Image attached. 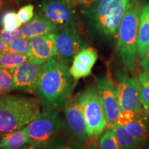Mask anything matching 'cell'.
I'll list each match as a JSON object with an SVG mask.
<instances>
[{
	"label": "cell",
	"instance_id": "obj_1",
	"mask_svg": "<svg viewBox=\"0 0 149 149\" xmlns=\"http://www.w3.org/2000/svg\"><path fill=\"white\" fill-rule=\"evenodd\" d=\"M74 82L68 65L58 56L42 64L35 95L40 101L43 111L64 109L72 98Z\"/></svg>",
	"mask_w": 149,
	"mask_h": 149
},
{
	"label": "cell",
	"instance_id": "obj_2",
	"mask_svg": "<svg viewBox=\"0 0 149 149\" xmlns=\"http://www.w3.org/2000/svg\"><path fill=\"white\" fill-rule=\"evenodd\" d=\"M38 98L6 95L0 97V134L26 127L41 113Z\"/></svg>",
	"mask_w": 149,
	"mask_h": 149
},
{
	"label": "cell",
	"instance_id": "obj_3",
	"mask_svg": "<svg viewBox=\"0 0 149 149\" xmlns=\"http://www.w3.org/2000/svg\"><path fill=\"white\" fill-rule=\"evenodd\" d=\"M135 0H100L86 10V17L97 34L113 37L118 33L119 27L126 12Z\"/></svg>",
	"mask_w": 149,
	"mask_h": 149
},
{
	"label": "cell",
	"instance_id": "obj_4",
	"mask_svg": "<svg viewBox=\"0 0 149 149\" xmlns=\"http://www.w3.org/2000/svg\"><path fill=\"white\" fill-rule=\"evenodd\" d=\"M141 6L139 0L123 17L118 30V40L115 48V60L128 72H133L137 55V32Z\"/></svg>",
	"mask_w": 149,
	"mask_h": 149
},
{
	"label": "cell",
	"instance_id": "obj_5",
	"mask_svg": "<svg viewBox=\"0 0 149 149\" xmlns=\"http://www.w3.org/2000/svg\"><path fill=\"white\" fill-rule=\"evenodd\" d=\"M78 95L83 107L88 141L97 142L107 127V119L100 102L97 88L95 86L91 85Z\"/></svg>",
	"mask_w": 149,
	"mask_h": 149
},
{
	"label": "cell",
	"instance_id": "obj_6",
	"mask_svg": "<svg viewBox=\"0 0 149 149\" xmlns=\"http://www.w3.org/2000/svg\"><path fill=\"white\" fill-rule=\"evenodd\" d=\"M62 128L59 111L40 113L25 127L31 142L48 145L58 135Z\"/></svg>",
	"mask_w": 149,
	"mask_h": 149
},
{
	"label": "cell",
	"instance_id": "obj_7",
	"mask_svg": "<svg viewBox=\"0 0 149 149\" xmlns=\"http://www.w3.org/2000/svg\"><path fill=\"white\" fill-rule=\"evenodd\" d=\"M62 128L65 136L72 140L88 146V137L83 113V107L78 94L73 97L64 107Z\"/></svg>",
	"mask_w": 149,
	"mask_h": 149
},
{
	"label": "cell",
	"instance_id": "obj_8",
	"mask_svg": "<svg viewBox=\"0 0 149 149\" xmlns=\"http://www.w3.org/2000/svg\"><path fill=\"white\" fill-rule=\"evenodd\" d=\"M100 100L107 122V128H113L118 123L121 107L117 95L116 85L111 74L96 77Z\"/></svg>",
	"mask_w": 149,
	"mask_h": 149
},
{
	"label": "cell",
	"instance_id": "obj_9",
	"mask_svg": "<svg viewBox=\"0 0 149 149\" xmlns=\"http://www.w3.org/2000/svg\"><path fill=\"white\" fill-rule=\"evenodd\" d=\"M128 70L123 68L116 72L117 95L122 111H131L140 113L143 112L139 97L138 80L130 77Z\"/></svg>",
	"mask_w": 149,
	"mask_h": 149
},
{
	"label": "cell",
	"instance_id": "obj_10",
	"mask_svg": "<svg viewBox=\"0 0 149 149\" xmlns=\"http://www.w3.org/2000/svg\"><path fill=\"white\" fill-rule=\"evenodd\" d=\"M57 55L67 64L72 63L74 56L88 47V44L75 26L58 30L55 33Z\"/></svg>",
	"mask_w": 149,
	"mask_h": 149
},
{
	"label": "cell",
	"instance_id": "obj_11",
	"mask_svg": "<svg viewBox=\"0 0 149 149\" xmlns=\"http://www.w3.org/2000/svg\"><path fill=\"white\" fill-rule=\"evenodd\" d=\"M40 7L41 13L59 30L75 26L76 13L66 0H43Z\"/></svg>",
	"mask_w": 149,
	"mask_h": 149
},
{
	"label": "cell",
	"instance_id": "obj_12",
	"mask_svg": "<svg viewBox=\"0 0 149 149\" xmlns=\"http://www.w3.org/2000/svg\"><path fill=\"white\" fill-rule=\"evenodd\" d=\"M42 64H37L28 59L13 70L15 90L35 95L37 84L42 71Z\"/></svg>",
	"mask_w": 149,
	"mask_h": 149
},
{
	"label": "cell",
	"instance_id": "obj_13",
	"mask_svg": "<svg viewBox=\"0 0 149 149\" xmlns=\"http://www.w3.org/2000/svg\"><path fill=\"white\" fill-rule=\"evenodd\" d=\"M31 55L29 60L42 64L57 55L55 33L41 35L31 39Z\"/></svg>",
	"mask_w": 149,
	"mask_h": 149
},
{
	"label": "cell",
	"instance_id": "obj_14",
	"mask_svg": "<svg viewBox=\"0 0 149 149\" xmlns=\"http://www.w3.org/2000/svg\"><path fill=\"white\" fill-rule=\"evenodd\" d=\"M97 59V52L92 47L86 48L74 56L69 68L74 81L90 75Z\"/></svg>",
	"mask_w": 149,
	"mask_h": 149
},
{
	"label": "cell",
	"instance_id": "obj_15",
	"mask_svg": "<svg viewBox=\"0 0 149 149\" xmlns=\"http://www.w3.org/2000/svg\"><path fill=\"white\" fill-rule=\"evenodd\" d=\"M21 37L31 40L33 37L56 33L58 29L41 12L37 13L29 22L22 26Z\"/></svg>",
	"mask_w": 149,
	"mask_h": 149
},
{
	"label": "cell",
	"instance_id": "obj_16",
	"mask_svg": "<svg viewBox=\"0 0 149 149\" xmlns=\"http://www.w3.org/2000/svg\"><path fill=\"white\" fill-rule=\"evenodd\" d=\"M149 50V3L141 5L137 32V55L139 58L144 57Z\"/></svg>",
	"mask_w": 149,
	"mask_h": 149
},
{
	"label": "cell",
	"instance_id": "obj_17",
	"mask_svg": "<svg viewBox=\"0 0 149 149\" xmlns=\"http://www.w3.org/2000/svg\"><path fill=\"white\" fill-rule=\"evenodd\" d=\"M31 143L25 127L22 129L0 134V149H18Z\"/></svg>",
	"mask_w": 149,
	"mask_h": 149
},
{
	"label": "cell",
	"instance_id": "obj_18",
	"mask_svg": "<svg viewBox=\"0 0 149 149\" xmlns=\"http://www.w3.org/2000/svg\"><path fill=\"white\" fill-rule=\"evenodd\" d=\"M124 127L128 133L131 134L143 144L148 138V130L145 122L143 112L137 115L135 120L126 124Z\"/></svg>",
	"mask_w": 149,
	"mask_h": 149
},
{
	"label": "cell",
	"instance_id": "obj_19",
	"mask_svg": "<svg viewBox=\"0 0 149 149\" xmlns=\"http://www.w3.org/2000/svg\"><path fill=\"white\" fill-rule=\"evenodd\" d=\"M113 130L121 149H140L143 145L142 143L128 133L124 126L117 124L113 128Z\"/></svg>",
	"mask_w": 149,
	"mask_h": 149
},
{
	"label": "cell",
	"instance_id": "obj_20",
	"mask_svg": "<svg viewBox=\"0 0 149 149\" xmlns=\"http://www.w3.org/2000/svg\"><path fill=\"white\" fill-rule=\"evenodd\" d=\"M30 56L12 53H0V66L8 69H15L29 59Z\"/></svg>",
	"mask_w": 149,
	"mask_h": 149
},
{
	"label": "cell",
	"instance_id": "obj_21",
	"mask_svg": "<svg viewBox=\"0 0 149 149\" xmlns=\"http://www.w3.org/2000/svg\"><path fill=\"white\" fill-rule=\"evenodd\" d=\"M48 149H88V146L72 140L66 136L57 135L48 144Z\"/></svg>",
	"mask_w": 149,
	"mask_h": 149
},
{
	"label": "cell",
	"instance_id": "obj_22",
	"mask_svg": "<svg viewBox=\"0 0 149 149\" xmlns=\"http://www.w3.org/2000/svg\"><path fill=\"white\" fill-rule=\"evenodd\" d=\"M13 70L0 67V97L15 90Z\"/></svg>",
	"mask_w": 149,
	"mask_h": 149
},
{
	"label": "cell",
	"instance_id": "obj_23",
	"mask_svg": "<svg viewBox=\"0 0 149 149\" xmlns=\"http://www.w3.org/2000/svg\"><path fill=\"white\" fill-rule=\"evenodd\" d=\"M137 80L139 83L140 102L145 111H147L149 109V71L141 72Z\"/></svg>",
	"mask_w": 149,
	"mask_h": 149
},
{
	"label": "cell",
	"instance_id": "obj_24",
	"mask_svg": "<svg viewBox=\"0 0 149 149\" xmlns=\"http://www.w3.org/2000/svg\"><path fill=\"white\" fill-rule=\"evenodd\" d=\"M8 53L22 54V55H31V40L19 37L13 42L8 44L6 51Z\"/></svg>",
	"mask_w": 149,
	"mask_h": 149
},
{
	"label": "cell",
	"instance_id": "obj_25",
	"mask_svg": "<svg viewBox=\"0 0 149 149\" xmlns=\"http://www.w3.org/2000/svg\"><path fill=\"white\" fill-rule=\"evenodd\" d=\"M100 149H121L115 137L113 128H108L99 140Z\"/></svg>",
	"mask_w": 149,
	"mask_h": 149
},
{
	"label": "cell",
	"instance_id": "obj_26",
	"mask_svg": "<svg viewBox=\"0 0 149 149\" xmlns=\"http://www.w3.org/2000/svg\"><path fill=\"white\" fill-rule=\"evenodd\" d=\"M1 24L3 29L8 31H14L18 28L22 27V25L19 21L17 13L12 10H6L3 13L1 19Z\"/></svg>",
	"mask_w": 149,
	"mask_h": 149
},
{
	"label": "cell",
	"instance_id": "obj_27",
	"mask_svg": "<svg viewBox=\"0 0 149 149\" xmlns=\"http://www.w3.org/2000/svg\"><path fill=\"white\" fill-rule=\"evenodd\" d=\"M34 16V6L28 4L20 8L17 13L19 21L22 24H26Z\"/></svg>",
	"mask_w": 149,
	"mask_h": 149
},
{
	"label": "cell",
	"instance_id": "obj_28",
	"mask_svg": "<svg viewBox=\"0 0 149 149\" xmlns=\"http://www.w3.org/2000/svg\"><path fill=\"white\" fill-rule=\"evenodd\" d=\"M22 27L18 28L14 31H8L4 29H1L0 31V37H1L7 44H10L14 41L17 40L22 36Z\"/></svg>",
	"mask_w": 149,
	"mask_h": 149
},
{
	"label": "cell",
	"instance_id": "obj_29",
	"mask_svg": "<svg viewBox=\"0 0 149 149\" xmlns=\"http://www.w3.org/2000/svg\"><path fill=\"white\" fill-rule=\"evenodd\" d=\"M139 113H136V112L131 111H121L120 117H119L118 123L119 125L125 126L126 124L133 121Z\"/></svg>",
	"mask_w": 149,
	"mask_h": 149
},
{
	"label": "cell",
	"instance_id": "obj_30",
	"mask_svg": "<svg viewBox=\"0 0 149 149\" xmlns=\"http://www.w3.org/2000/svg\"><path fill=\"white\" fill-rule=\"evenodd\" d=\"M18 149H48V145L31 142Z\"/></svg>",
	"mask_w": 149,
	"mask_h": 149
},
{
	"label": "cell",
	"instance_id": "obj_31",
	"mask_svg": "<svg viewBox=\"0 0 149 149\" xmlns=\"http://www.w3.org/2000/svg\"><path fill=\"white\" fill-rule=\"evenodd\" d=\"M139 64L143 68L144 71H149V50L147 51L144 57L141 58Z\"/></svg>",
	"mask_w": 149,
	"mask_h": 149
},
{
	"label": "cell",
	"instance_id": "obj_32",
	"mask_svg": "<svg viewBox=\"0 0 149 149\" xmlns=\"http://www.w3.org/2000/svg\"><path fill=\"white\" fill-rule=\"evenodd\" d=\"M8 46V44H7L0 37V53H4V52L6 51Z\"/></svg>",
	"mask_w": 149,
	"mask_h": 149
},
{
	"label": "cell",
	"instance_id": "obj_33",
	"mask_svg": "<svg viewBox=\"0 0 149 149\" xmlns=\"http://www.w3.org/2000/svg\"><path fill=\"white\" fill-rule=\"evenodd\" d=\"M88 149H100V148L97 146V142H95V141H89L88 144Z\"/></svg>",
	"mask_w": 149,
	"mask_h": 149
},
{
	"label": "cell",
	"instance_id": "obj_34",
	"mask_svg": "<svg viewBox=\"0 0 149 149\" xmlns=\"http://www.w3.org/2000/svg\"><path fill=\"white\" fill-rule=\"evenodd\" d=\"M8 4V0H0V13Z\"/></svg>",
	"mask_w": 149,
	"mask_h": 149
},
{
	"label": "cell",
	"instance_id": "obj_35",
	"mask_svg": "<svg viewBox=\"0 0 149 149\" xmlns=\"http://www.w3.org/2000/svg\"><path fill=\"white\" fill-rule=\"evenodd\" d=\"M68 2H72L74 3H82V2H85V1H88V0H66Z\"/></svg>",
	"mask_w": 149,
	"mask_h": 149
},
{
	"label": "cell",
	"instance_id": "obj_36",
	"mask_svg": "<svg viewBox=\"0 0 149 149\" xmlns=\"http://www.w3.org/2000/svg\"><path fill=\"white\" fill-rule=\"evenodd\" d=\"M17 1L18 2H19V1H24V0H17Z\"/></svg>",
	"mask_w": 149,
	"mask_h": 149
},
{
	"label": "cell",
	"instance_id": "obj_37",
	"mask_svg": "<svg viewBox=\"0 0 149 149\" xmlns=\"http://www.w3.org/2000/svg\"><path fill=\"white\" fill-rule=\"evenodd\" d=\"M90 1H95V0H90Z\"/></svg>",
	"mask_w": 149,
	"mask_h": 149
},
{
	"label": "cell",
	"instance_id": "obj_38",
	"mask_svg": "<svg viewBox=\"0 0 149 149\" xmlns=\"http://www.w3.org/2000/svg\"><path fill=\"white\" fill-rule=\"evenodd\" d=\"M147 149H149V146H148V148H147Z\"/></svg>",
	"mask_w": 149,
	"mask_h": 149
},
{
	"label": "cell",
	"instance_id": "obj_39",
	"mask_svg": "<svg viewBox=\"0 0 149 149\" xmlns=\"http://www.w3.org/2000/svg\"><path fill=\"white\" fill-rule=\"evenodd\" d=\"M0 67H1V66H0Z\"/></svg>",
	"mask_w": 149,
	"mask_h": 149
}]
</instances>
